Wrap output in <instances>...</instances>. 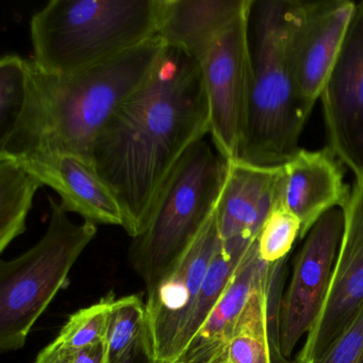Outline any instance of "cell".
Masks as SVG:
<instances>
[{
	"label": "cell",
	"mask_w": 363,
	"mask_h": 363,
	"mask_svg": "<svg viewBox=\"0 0 363 363\" xmlns=\"http://www.w3.org/2000/svg\"><path fill=\"white\" fill-rule=\"evenodd\" d=\"M210 133L201 67L167 46L156 69L108 121L90 162L122 208L131 238L144 233L186 152Z\"/></svg>",
	"instance_id": "obj_1"
},
{
	"label": "cell",
	"mask_w": 363,
	"mask_h": 363,
	"mask_svg": "<svg viewBox=\"0 0 363 363\" xmlns=\"http://www.w3.org/2000/svg\"><path fill=\"white\" fill-rule=\"evenodd\" d=\"M167 48L157 35L116 58L67 75L44 73L28 60L26 105L16 130L0 145V158L21 161L71 154L90 162L99 133L152 75Z\"/></svg>",
	"instance_id": "obj_2"
},
{
	"label": "cell",
	"mask_w": 363,
	"mask_h": 363,
	"mask_svg": "<svg viewBox=\"0 0 363 363\" xmlns=\"http://www.w3.org/2000/svg\"><path fill=\"white\" fill-rule=\"evenodd\" d=\"M297 0H250L248 11L252 84L245 137L238 160L276 167L290 160L314 106L297 89L289 39Z\"/></svg>",
	"instance_id": "obj_3"
},
{
	"label": "cell",
	"mask_w": 363,
	"mask_h": 363,
	"mask_svg": "<svg viewBox=\"0 0 363 363\" xmlns=\"http://www.w3.org/2000/svg\"><path fill=\"white\" fill-rule=\"evenodd\" d=\"M161 0H52L30 21L33 62L67 75L157 37Z\"/></svg>",
	"instance_id": "obj_4"
},
{
	"label": "cell",
	"mask_w": 363,
	"mask_h": 363,
	"mask_svg": "<svg viewBox=\"0 0 363 363\" xmlns=\"http://www.w3.org/2000/svg\"><path fill=\"white\" fill-rule=\"evenodd\" d=\"M228 161L205 138L191 146L167 182L147 228L133 238L129 260L146 291L176 264L213 216Z\"/></svg>",
	"instance_id": "obj_5"
},
{
	"label": "cell",
	"mask_w": 363,
	"mask_h": 363,
	"mask_svg": "<svg viewBox=\"0 0 363 363\" xmlns=\"http://www.w3.org/2000/svg\"><path fill=\"white\" fill-rule=\"evenodd\" d=\"M50 220L42 239L22 256L0 263V352L24 347L31 329L97 233L96 225L72 222L61 203L48 197Z\"/></svg>",
	"instance_id": "obj_6"
},
{
	"label": "cell",
	"mask_w": 363,
	"mask_h": 363,
	"mask_svg": "<svg viewBox=\"0 0 363 363\" xmlns=\"http://www.w3.org/2000/svg\"><path fill=\"white\" fill-rule=\"evenodd\" d=\"M343 229V208L335 207L325 212L301 239L290 282L278 308L277 348L282 360H292L293 352L318 322Z\"/></svg>",
	"instance_id": "obj_7"
},
{
	"label": "cell",
	"mask_w": 363,
	"mask_h": 363,
	"mask_svg": "<svg viewBox=\"0 0 363 363\" xmlns=\"http://www.w3.org/2000/svg\"><path fill=\"white\" fill-rule=\"evenodd\" d=\"M229 25L201 63L210 114V135L216 152L227 161L239 158L250 108L252 67L248 11Z\"/></svg>",
	"instance_id": "obj_8"
},
{
	"label": "cell",
	"mask_w": 363,
	"mask_h": 363,
	"mask_svg": "<svg viewBox=\"0 0 363 363\" xmlns=\"http://www.w3.org/2000/svg\"><path fill=\"white\" fill-rule=\"evenodd\" d=\"M216 212L184 256L147 291V326L156 363H177L182 333L220 245Z\"/></svg>",
	"instance_id": "obj_9"
},
{
	"label": "cell",
	"mask_w": 363,
	"mask_h": 363,
	"mask_svg": "<svg viewBox=\"0 0 363 363\" xmlns=\"http://www.w3.org/2000/svg\"><path fill=\"white\" fill-rule=\"evenodd\" d=\"M320 99L328 147L356 179L363 178V1L356 3Z\"/></svg>",
	"instance_id": "obj_10"
},
{
	"label": "cell",
	"mask_w": 363,
	"mask_h": 363,
	"mask_svg": "<svg viewBox=\"0 0 363 363\" xmlns=\"http://www.w3.org/2000/svg\"><path fill=\"white\" fill-rule=\"evenodd\" d=\"M343 210V235L328 293L318 322L297 354V363L318 358L363 306V178L354 180Z\"/></svg>",
	"instance_id": "obj_11"
},
{
	"label": "cell",
	"mask_w": 363,
	"mask_h": 363,
	"mask_svg": "<svg viewBox=\"0 0 363 363\" xmlns=\"http://www.w3.org/2000/svg\"><path fill=\"white\" fill-rule=\"evenodd\" d=\"M350 0L301 1L289 39V59L299 93L315 105L341 52L354 16Z\"/></svg>",
	"instance_id": "obj_12"
},
{
	"label": "cell",
	"mask_w": 363,
	"mask_h": 363,
	"mask_svg": "<svg viewBox=\"0 0 363 363\" xmlns=\"http://www.w3.org/2000/svg\"><path fill=\"white\" fill-rule=\"evenodd\" d=\"M342 165L328 146L318 150L301 148L281 164L276 203L298 218L299 239L325 212L347 203L350 188Z\"/></svg>",
	"instance_id": "obj_13"
},
{
	"label": "cell",
	"mask_w": 363,
	"mask_h": 363,
	"mask_svg": "<svg viewBox=\"0 0 363 363\" xmlns=\"http://www.w3.org/2000/svg\"><path fill=\"white\" fill-rule=\"evenodd\" d=\"M281 165L259 167L228 161L226 179L216 209V226L225 244L252 243L277 201Z\"/></svg>",
	"instance_id": "obj_14"
},
{
	"label": "cell",
	"mask_w": 363,
	"mask_h": 363,
	"mask_svg": "<svg viewBox=\"0 0 363 363\" xmlns=\"http://www.w3.org/2000/svg\"><path fill=\"white\" fill-rule=\"evenodd\" d=\"M18 162L43 186L60 195L61 206L67 213L79 214L86 222L95 225L124 228V213L116 194L88 161L75 155L58 154Z\"/></svg>",
	"instance_id": "obj_15"
},
{
	"label": "cell",
	"mask_w": 363,
	"mask_h": 363,
	"mask_svg": "<svg viewBox=\"0 0 363 363\" xmlns=\"http://www.w3.org/2000/svg\"><path fill=\"white\" fill-rule=\"evenodd\" d=\"M274 265L259 257L257 241L255 242L228 288L178 363L218 362L252 295L271 282Z\"/></svg>",
	"instance_id": "obj_16"
},
{
	"label": "cell",
	"mask_w": 363,
	"mask_h": 363,
	"mask_svg": "<svg viewBox=\"0 0 363 363\" xmlns=\"http://www.w3.org/2000/svg\"><path fill=\"white\" fill-rule=\"evenodd\" d=\"M250 0H161L158 35L199 65Z\"/></svg>",
	"instance_id": "obj_17"
},
{
	"label": "cell",
	"mask_w": 363,
	"mask_h": 363,
	"mask_svg": "<svg viewBox=\"0 0 363 363\" xmlns=\"http://www.w3.org/2000/svg\"><path fill=\"white\" fill-rule=\"evenodd\" d=\"M41 186L18 161L0 158V252L26 231L27 218Z\"/></svg>",
	"instance_id": "obj_18"
},
{
	"label": "cell",
	"mask_w": 363,
	"mask_h": 363,
	"mask_svg": "<svg viewBox=\"0 0 363 363\" xmlns=\"http://www.w3.org/2000/svg\"><path fill=\"white\" fill-rule=\"evenodd\" d=\"M269 328L267 284L252 295L216 363H274Z\"/></svg>",
	"instance_id": "obj_19"
},
{
	"label": "cell",
	"mask_w": 363,
	"mask_h": 363,
	"mask_svg": "<svg viewBox=\"0 0 363 363\" xmlns=\"http://www.w3.org/2000/svg\"><path fill=\"white\" fill-rule=\"evenodd\" d=\"M255 242L246 244H225L220 241L201 284L192 315L180 337L179 360L226 289L228 288L233 276L237 273L242 261L244 260Z\"/></svg>",
	"instance_id": "obj_20"
},
{
	"label": "cell",
	"mask_w": 363,
	"mask_h": 363,
	"mask_svg": "<svg viewBox=\"0 0 363 363\" xmlns=\"http://www.w3.org/2000/svg\"><path fill=\"white\" fill-rule=\"evenodd\" d=\"M28 60L8 54L0 59V145L16 130L27 99Z\"/></svg>",
	"instance_id": "obj_21"
},
{
	"label": "cell",
	"mask_w": 363,
	"mask_h": 363,
	"mask_svg": "<svg viewBox=\"0 0 363 363\" xmlns=\"http://www.w3.org/2000/svg\"><path fill=\"white\" fill-rule=\"evenodd\" d=\"M147 329V308L141 295L113 298L107 333L109 363H118Z\"/></svg>",
	"instance_id": "obj_22"
},
{
	"label": "cell",
	"mask_w": 363,
	"mask_h": 363,
	"mask_svg": "<svg viewBox=\"0 0 363 363\" xmlns=\"http://www.w3.org/2000/svg\"><path fill=\"white\" fill-rule=\"evenodd\" d=\"M113 295L72 314L56 340L72 352L107 341L110 308Z\"/></svg>",
	"instance_id": "obj_23"
},
{
	"label": "cell",
	"mask_w": 363,
	"mask_h": 363,
	"mask_svg": "<svg viewBox=\"0 0 363 363\" xmlns=\"http://www.w3.org/2000/svg\"><path fill=\"white\" fill-rule=\"evenodd\" d=\"M301 233L298 218L276 203L257 239L259 257L269 264L279 263L292 250Z\"/></svg>",
	"instance_id": "obj_24"
},
{
	"label": "cell",
	"mask_w": 363,
	"mask_h": 363,
	"mask_svg": "<svg viewBox=\"0 0 363 363\" xmlns=\"http://www.w3.org/2000/svg\"><path fill=\"white\" fill-rule=\"evenodd\" d=\"M311 363H363V306L345 329Z\"/></svg>",
	"instance_id": "obj_25"
},
{
	"label": "cell",
	"mask_w": 363,
	"mask_h": 363,
	"mask_svg": "<svg viewBox=\"0 0 363 363\" xmlns=\"http://www.w3.org/2000/svg\"><path fill=\"white\" fill-rule=\"evenodd\" d=\"M118 363H156L148 329L129 348Z\"/></svg>",
	"instance_id": "obj_26"
},
{
	"label": "cell",
	"mask_w": 363,
	"mask_h": 363,
	"mask_svg": "<svg viewBox=\"0 0 363 363\" xmlns=\"http://www.w3.org/2000/svg\"><path fill=\"white\" fill-rule=\"evenodd\" d=\"M73 361V352L65 348L58 340L46 346L35 363H72Z\"/></svg>",
	"instance_id": "obj_27"
},
{
	"label": "cell",
	"mask_w": 363,
	"mask_h": 363,
	"mask_svg": "<svg viewBox=\"0 0 363 363\" xmlns=\"http://www.w3.org/2000/svg\"><path fill=\"white\" fill-rule=\"evenodd\" d=\"M72 363H109L107 341L73 352Z\"/></svg>",
	"instance_id": "obj_28"
},
{
	"label": "cell",
	"mask_w": 363,
	"mask_h": 363,
	"mask_svg": "<svg viewBox=\"0 0 363 363\" xmlns=\"http://www.w3.org/2000/svg\"><path fill=\"white\" fill-rule=\"evenodd\" d=\"M281 363H297L296 361L295 362H292V361H282Z\"/></svg>",
	"instance_id": "obj_29"
},
{
	"label": "cell",
	"mask_w": 363,
	"mask_h": 363,
	"mask_svg": "<svg viewBox=\"0 0 363 363\" xmlns=\"http://www.w3.org/2000/svg\"><path fill=\"white\" fill-rule=\"evenodd\" d=\"M222 363H225V362H222Z\"/></svg>",
	"instance_id": "obj_30"
}]
</instances>
